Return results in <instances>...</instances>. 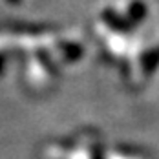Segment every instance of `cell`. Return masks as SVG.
I'll use <instances>...</instances> for the list:
<instances>
[{
	"label": "cell",
	"mask_w": 159,
	"mask_h": 159,
	"mask_svg": "<svg viewBox=\"0 0 159 159\" xmlns=\"http://www.w3.org/2000/svg\"><path fill=\"white\" fill-rule=\"evenodd\" d=\"M9 2H13V4H15V2H18V0H9Z\"/></svg>",
	"instance_id": "cell-2"
},
{
	"label": "cell",
	"mask_w": 159,
	"mask_h": 159,
	"mask_svg": "<svg viewBox=\"0 0 159 159\" xmlns=\"http://www.w3.org/2000/svg\"><path fill=\"white\" fill-rule=\"evenodd\" d=\"M130 15L135 18V22H139L141 18H144V15H146V7H144L143 2H134L132 6H130Z\"/></svg>",
	"instance_id": "cell-1"
}]
</instances>
